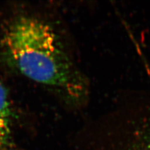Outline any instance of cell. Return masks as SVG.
<instances>
[{
  "instance_id": "6da1fadb",
  "label": "cell",
  "mask_w": 150,
  "mask_h": 150,
  "mask_svg": "<svg viewBox=\"0 0 150 150\" xmlns=\"http://www.w3.org/2000/svg\"><path fill=\"white\" fill-rule=\"evenodd\" d=\"M3 44L24 76L60 92L70 101L84 100L88 84L50 25L34 16L16 18L6 28Z\"/></svg>"
},
{
  "instance_id": "3957f363",
  "label": "cell",
  "mask_w": 150,
  "mask_h": 150,
  "mask_svg": "<svg viewBox=\"0 0 150 150\" xmlns=\"http://www.w3.org/2000/svg\"><path fill=\"white\" fill-rule=\"evenodd\" d=\"M0 150H13L11 136L0 133Z\"/></svg>"
},
{
  "instance_id": "7a4b0ae2",
  "label": "cell",
  "mask_w": 150,
  "mask_h": 150,
  "mask_svg": "<svg viewBox=\"0 0 150 150\" xmlns=\"http://www.w3.org/2000/svg\"><path fill=\"white\" fill-rule=\"evenodd\" d=\"M11 111L5 88L0 83V133L11 136Z\"/></svg>"
}]
</instances>
